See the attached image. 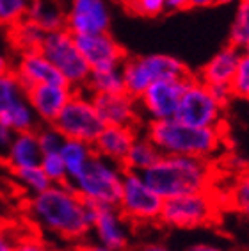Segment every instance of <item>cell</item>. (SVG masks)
Here are the masks:
<instances>
[{
  "label": "cell",
  "instance_id": "obj_1",
  "mask_svg": "<svg viewBox=\"0 0 249 251\" xmlns=\"http://www.w3.org/2000/svg\"><path fill=\"white\" fill-rule=\"evenodd\" d=\"M25 212L41 232L77 244L91 233L95 207L84 201L70 184H52L43 193L29 196Z\"/></svg>",
  "mask_w": 249,
  "mask_h": 251
},
{
  "label": "cell",
  "instance_id": "obj_2",
  "mask_svg": "<svg viewBox=\"0 0 249 251\" xmlns=\"http://www.w3.org/2000/svg\"><path fill=\"white\" fill-rule=\"evenodd\" d=\"M141 175L162 200L208 191L212 184L208 162L183 155H160L157 162Z\"/></svg>",
  "mask_w": 249,
  "mask_h": 251
},
{
  "label": "cell",
  "instance_id": "obj_3",
  "mask_svg": "<svg viewBox=\"0 0 249 251\" xmlns=\"http://www.w3.org/2000/svg\"><path fill=\"white\" fill-rule=\"evenodd\" d=\"M146 137L160 155H183L208 160L223 146L221 128H199L182 123L176 118L149 121Z\"/></svg>",
  "mask_w": 249,
  "mask_h": 251
},
{
  "label": "cell",
  "instance_id": "obj_4",
  "mask_svg": "<svg viewBox=\"0 0 249 251\" xmlns=\"http://www.w3.org/2000/svg\"><path fill=\"white\" fill-rule=\"evenodd\" d=\"M124 169L121 164L95 155L89 164L68 184L93 207H118Z\"/></svg>",
  "mask_w": 249,
  "mask_h": 251
},
{
  "label": "cell",
  "instance_id": "obj_5",
  "mask_svg": "<svg viewBox=\"0 0 249 251\" xmlns=\"http://www.w3.org/2000/svg\"><path fill=\"white\" fill-rule=\"evenodd\" d=\"M124 93L139 98L157 80L189 77L185 64L168 53H149L139 57L124 59L121 64Z\"/></svg>",
  "mask_w": 249,
  "mask_h": 251
},
{
  "label": "cell",
  "instance_id": "obj_6",
  "mask_svg": "<svg viewBox=\"0 0 249 251\" xmlns=\"http://www.w3.org/2000/svg\"><path fill=\"white\" fill-rule=\"evenodd\" d=\"M39 50L53 64V68L61 73L64 82L72 89L80 91L86 87L91 68L86 63V59L82 57L72 32H68L66 29L48 32Z\"/></svg>",
  "mask_w": 249,
  "mask_h": 251
},
{
  "label": "cell",
  "instance_id": "obj_7",
  "mask_svg": "<svg viewBox=\"0 0 249 251\" xmlns=\"http://www.w3.org/2000/svg\"><path fill=\"white\" fill-rule=\"evenodd\" d=\"M64 139H77L93 145L95 139L103 130V121L93 103L91 95L84 89L73 91L72 98L68 100L59 116L52 123Z\"/></svg>",
  "mask_w": 249,
  "mask_h": 251
},
{
  "label": "cell",
  "instance_id": "obj_8",
  "mask_svg": "<svg viewBox=\"0 0 249 251\" xmlns=\"http://www.w3.org/2000/svg\"><path fill=\"white\" fill-rule=\"evenodd\" d=\"M217 216V203L208 191L164 200L160 218L166 226L194 230L210 225Z\"/></svg>",
  "mask_w": 249,
  "mask_h": 251
},
{
  "label": "cell",
  "instance_id": "obj_9",
  "mask_svg": "<svg viewBox=\"0 0 249 251\" xmlns=\"http://www.w3.org/2000/svg\"><path fill=\"white\" fill-rule=\"evenodd\" d=\"M164 200L144 182L143 175L124 171L118 208L130 223H153L160 218Z\"/></svg>",
  "mask_w": 249,
  "mask_h": 251
},
{
  "label": "cell",
  "instance_id": "obj_10",
  "mask_svg": "<svg viewBox=\"0 0 249 251\" xmlns=\"http://www.w3.org/2000/svg\"><path fill=\"white\" fill-rule=\"evenodd\" d=\"M174 118L191 126L219 128L223 120V107L214 100L205 82L189 75Z\"/></svg>",
  "mask_w": 249,
  "mask_h": 251
},
{
  "label": "cell",
  "instance_id": "obj_11",
  "mask_svg": "<svg viewBox=\"0 0 249 251\" xmlns=\"http://www.w3.org/2000/svg\"><path fill=\"white\" fill-rule=\"evenodd\" d=\"M185 78H168L157 80L137 98L141 111L149 118V121L169 120L176 116L180 98L185 89Z\"/></svg>",
  "mask_w": 249,
  "mask_h": 251
},
{
  "label": "cell",
  "instance_id": "obj_12",
  "mask_svg": "<svg viewBox=\"0 0 249 251\" xmlns=\"http://www.w3.org/2000/svg\"><path fill=\"white\" fill-rule=\"evenodd\" d=\"M110 11L105 0H66V30L73 36L109 32Z\"/></svg>",
  "mask_w": 249,
  "mask_h": 251
},
{
  "label": "cell",
  "instance_id": "obj_13",
  "mask_svg": "<svg viewBox=\"0 0 249 251\" xmlns=\"http://www.w3.org/2000/svg\"><path fill=\"white\" fill-rule=\"evenodd\" d=\"M73 38L82 57L86 59L91 70L121 68L124 61V50L109 32L80 34Z\"/></svg>",
  "mask_w": 249,
  "mask_h": 251
},
{
  "label": "cell",
  "instance_id": "obj_14",
  "mask_svg": "<svg viewBox=\"0 0 249 251\" xmlns=\"http://www.w3.org/2000/svg\"><path fill=\"white\" fill-rule=\"evenodd\" d=\"M128 219L118 207H95L91 233L96 242L114 251H124L130 244Z\"/></svg>",
  "mask_w": 249,
  "mask_h": 251
},
{
  "label": "cell",
  "instance_id": "obj_15",
  "mask_svg": "<svg viewBox=\"0 0 249 251\" xmlns=\"http://www.w3.org/2000/svg\"><path fill=\"white\" fill-rule=\"evenodd\" d=\"M13 73L24 86L25 91L34 86H41V84H66L61 73L45 57L41 50L20 52Z\"/></svg>",
  "mask_w": 249,
  "mask_h": 251
},
{
  "label": "cell",
  "instance_id": "obj_16",
  "mask_svg": "<svg viewBox=\"0 0 249 251\" xmlns=\"http://www.w3.org/2000/svg\"><path fill=\"white\" fill-rule=\"evenodd\" d=\"M93 98L96 111L103 125L109 126H134L139 121V101L128 93H112V95H96Z\"/></svg>",
  "mask_w": 249,
  "mask_h": 251
},
{
  "label": "cell",
  "instance_id": "obj_17",
  "mask_svg": "<svg viewBox=\"0 0 249 251\" xmlns=\"http://www.w3.org/2000/svg\"><path fill=\"white\" fill-rule=\"evenodd\" d=\"M73 91L75 89H72L68 84H41L27 89L25 97L39 121L53 123L68 100L72 98Z\"/></svg>",
  "mask_w": 249,
  "mask_h": 251
},
{
  "label": "cell",
  "instance_id": "obj_18",
  "mask_svg": "<svg viewBox=\"0 0 249 251\" xmlns=\"http://www.w3.org/2000/svg\"><path fill=\"white\" fill-rule=\"evenodd\" d=\"M137 135L139 134L135 132L134 126L105 125L93 143V150H95V155H100L103 159L121 164Z\"/></svg>",
  "mask_w": 249,
  "mask_h": 251
},
{
  "label": "cell",
  "instance_id": "obj_19",
  "mask_svg": "<svg viewBox=\"0 0 249 251\" xmlns=\"http://www.w3.org/2000/svg\"><path fill=\"white\" fill-rule=\"evenodd\" d=\"M242 57V50L235 49L231 45L221 49L214 57L201 68L198 78L205 82L206 86L214 84H230L233 78V73L239 66V61Z\"/></svg>",
  "mask_w": 249,
  "mask_h": 251
},
{
  "label": "cell",
  "instance_id": "obj_20",
  "mask_svg": "<svg viewBox=\"0 0 249 251\" xmlns=\"http://www.w3.org/2000/svg\"><path fill=\"white\" fill-rule=\"evenodd\" d=\"M4 155H5V162L11 168V171L39 166L41 148H39L38 137H36V130L15 134L9 148L5 150Z\"/></svg>",
  "mask_w": 249,
  "mask_h": 251
},
{
  "label": "cell",
  "instance_id": "obj_21",
  "mask_svg": "<svg viewBox=\"0 0 249 251\" xmlns=\"http://www.w3.org/2000/svg\"><path fill=\"white\" fill-rule=\"evenodd\" d=\"M25 18L36 24L47 34L66 29V2L64 0H30Z\"/></svg>",
  "mask_w": 249,
  "mask_h": 251
},
{
  "label": "cell",
  "instance_id": "obj_22",
  "mask_svg": "<svg viewBox=\"0 0 249 251\" xmlns=\"http://www.w3.org/2000/svg\"><path fill=\"white\" fill-rule=\"evenodd\" d=\"M59 153H61V159H62V162H64V168H66L68 182L75 178L82 169L89 164V160L95 157L93 145L84 143V141H77V139L62 141Z\"/></svg>",
  "mask_w": 249,
  "mask_h": 251
},
{
  "label": "cell",
  "instance_id": "obj_23",
  "mask_svg": "<svg viewBox=\"0 0 249 251\" xmlns=\"http://www.w3.org/2000/svg\"><path fill=\"white\" fill-rule=\"evenodd\" d=\"M158 157H160V151L155 148L153 143L146 135H137L132 146H130L124 160L121 162V166H123L124 171L143 173L157 162Z\"/></svg>",
  "mask_w": 249,
  "mask_h": 251
},
{
  "label": "cell",
  "instance_id": "obj_24",
  "mask_svg": "<svg viewBox=\"0 0 249 251\" xmlns=\"http://www.w3.org/2000/svg\"><path fill=\"white\" fill-rule=\"evenodd\" d=\"M84 91L91 97L96 95H112V93H123V75L121 68H110V70H91Z\"/></svg>",
  "mask_w": 249,
  "mask_h": 251
},
{
  "label": "cell",
  "instance_id": "obj_25",
  "mask_svg": "<svg viewBox=\"0 0 249 251\" xmlns=\"http://www.w3.org/2000/svg\"><path fill=\"white\" fill-rule=\"evenodd\" d=\"M47 32L39 29L38 25L30 20L24 18L18 24L9 27V41L13 43L18 52H29V50H39Z\"/></svg>",
  "mask_w": 249,
  "mask_h": 251
},
{
  "label": "cell",
  "instance_id": "obj_26",
  "mask_svg": "<svg viewBox=\"0 0 249 251\" xmlns=\"http://www.w3.org/2000/svg\"><path fill=\"white\" fill-rule=\"evenodd\" d=\"M38 118L34 114L32 107L29 105L27 98L18 101L15 107H11L4 116H0V123L9 126L11 130L18 134V132H29L38 128Z\"/></svg>",
  "mask_w": 249,
  "mask_h": 251
},
{
  "label": "cell",
  "instance_id": "obj_27",
  "mask_svg": "<svg viewBox=\"0 0 249 251\" xmlns=\"http://www.w3.org/2000/svg\"><path fill=\"white\" fill-rule=\"evenodd\" d=\"M25 89L13 72L0 77V116H4L11 107L25 100Z\"/></svg>",
  "mask_w": 249,
  "mask_h": 251
},
{
  "label": "cell",
  "instance_id": "obj_28",
  "mask_svg": "<svg viewBox=\"0 0 249 251\" xmlns=\"http://www.w3.org/2000/svg\"><path fill=\"white\" fill-rule=\"evenodd\" d=\"M13 173H15V178L18 182V185L29 196L43 193L45 189H48L52 185V182L47 178V175L43 173V169L39 168V166L18 169V171H13Z\"/></svg>",
  "mask_w": 249,
  "mask_h": 251
},
{
  "label": "cell",
  "instance_id": "obj_29",
  "mask_svg": "<svg viewBox=\"0 0 249 251\" xmlns=\"http://www.w3.org/2000/svg\"><path fill=\"white\" fill-rule=\"evenodd\" d=\"M228 39H230L231 47L239 50H242L249 43V2H246V0H242L239 4L237 15H235L233 24L230 27Z\"/></svg>",
  "mask_w": 249,
  "mask_h": 251
},
{
  "label": "cell",
  "instance_id": "obj_30",
  "mask_svg": "<svg viewBox=\"0 0 249 251\" xmlns=\"http://www.w3.org/2000/svg\"><path fill=\"white\" fill-rule=\"evenodd\" d=\"M39 168L43 169V173L47 175V178L50 180L52 184H68L66 168H64V162H62L59 151L41 153Z\"/></svg>",
  "mask_w": 249,
  "mask_h": 251
},
{
  "label": "cell",
  "instance_id": "obj_31",
  "mask_svg": "<svg viewBox=\"0 0 249 251\" xmlns=\"http://www.w3.org/2000/svg\"><path fill=\"white\" fill-rule=\"evenodd\" d=\"M30 0H0V25L13 27L27 16Z\"/></svg>",
  "mask_w": 249,
  "mask_h": 251
},
{
  "label": "cell",
  "instance_id": "obj_32",
  "mask_svg": "<svg viewBox=\"0 0 249 251\" xmlns=\"http://www.w3.org/2000/svg\"><path fill=\"white\" fill-rule=\"evenodd\" d=\"M233 98H242V100H249V55H244L239 61V66L235 70L233 78L230 82Z\"/></svg>",
  "mask_w": 249,
  "mask_h": 251
},
{
  "label": "cell",
  "instance_id": "obj_33",
  "mask_svg": "<svg viewBox=\"0 0 249 251\" xmlns=\"http://www.w3.org/2000/svg\"><path fill=\"white\" fill-rule=\"evenodd\" d=\"M36 137H38L39 148L41 153H48V151H59L64 137L61 132L52 125V123H45L41 128H36Z\"/></svg>",
  "mask_w": 249,
  "mask_h": 251
},
{
  "label": "cell",
  "instance_id": "obj_34",
  "mask_svg": "<svg viewBox=\"0 0 249 251\" xmlns=\"http://www.w3.org/2000/svg\"><path fill=\"white\" fill-rule=\"evenodd\" d=\"M231 201L242 216L249 218V171L242 173L231 191Z\"/></svg>",
  "mask_w": 249,
  "mask_h": 251
},
{
  "label": "cell",
  "instance_id": "obj_35",
  "mask_svg": "<svg viewBox=\"0 0 249 251\" xmlns=\"http://www.w3.org/2000/svg\"><path fill=\"white\" fill-rule=\"evenodd\" d=\"M130 11H134L141 16L153 18L166 11V0H135Z\"/></svg>",
  "mask_w": 249,
  "mask_h": 251
},
{
  "label": "cell",
  "instance_id": "obj_36",
  "mask_svg": "<svg viewBox=\"0 0 249 251\" xmlns=\"http://www.w3.org/2000/svg\"><path fill=\"white\" fill-rule=\"evenodd\" d=\"M15 251H57L55 248H52L48 242L41 241L38 237H22L16 241Z\"/></svg>",
  "mask_w": 249,
  "mask_h": 251
},
{
  "label": "cell",
  "instance_id": "obj_37",
  "mask_svg": "<svg viewBox=\"0 0 249 251\" xmlns=\"http://www.w3.org/2000/svg\"><path fill=\"white\" fill-rule=\"evenodd\" d=\"M208 89H210L214 100H216L223 109H224L231 101V98H233L230 84H214V86H208Z\"/></svg>",
  "mask_w": 249,
  "mask_h": 251
},
{
  "label": "cell",
  "instance_id": "obj_38",
  "mask_svg": "<svg viewBox=\"0 0 249 251\" xmlns=\"http://www.w3.org/2000/svg\"><path fill=\"white\" fill-rule=\"evenodd\" d=\"M16 241L5 226L0 225V251H15Z\"/></svg>",
  "mask_w": 249,
  "mask_h": 251
},
{
  "label": "cell",
  "instance_id": "obj_39",
  "mask_svg": "<svg viewBox=\"0 0 249 251\" xmlns=\"http://www.w3.org/2000/svg\"><path fill=\"white\" fill-rule=\"evenodd\" d=\"M13 137H15V132L11 130L9 126L0 123V153H5V150L9 148Z\"/></svg>",
  "mask_w": 249,
  "mask_h": 251
},
{
  "label": "cell",
  "instance_id": "obj_40",
  "mask_svg": "<svg viewBox=\"0 0 249 251\" xmlns=\"http://www.w3.org/2000/svg\"><path fill=\"white\" fill-rule=\"evenodd\" d=\"M72 251H114V250H110V248L103 246V244H100V242H96V241L95 242L82 241V242H77Z\"/></svg>",
  "mask_w": 249,
  "mask_h": 251
},
{
  "label": "cell",
  "instance_id": "obj_41",
  "mask_svg": "<svg viewBox=\"0 0 249 251\" xmlns=\"http://www.w3.org/2000/svg\"><path fill=\"white\" fill-rule=\"evenodd\" d=\"M189 7H191L189 0H166V9L174 11V13H182Z\"/></svg>",
  "mask_w": 249,
  "mask_h": 251
},
{
  "label": "cell",
  "instance_id": "obj_42",
  "mask_svg": "<svg viewBox=\"0 0 249 251\" xmlns=\"http://www.w3.org/2000/svg\"><path fill=\"white\" fill-rule=\"evenodd\" d=\"M135 251H174V250L162 244V242H146V244H141L139 248H135Z\"/></svg>",
  "mask_w": 249,
  "mask_h": 251
},
{
  "label": "cell",
  "instance_id": "obj_43",
  "mask_svg": "<svg viewBox=\"0 0 249 251\" xmlns=\"http://www.w3.org/2000/svg\"><path fill=\"white\" fill-rule=\"evenodd\" d=\"M185 251H226V250L216 246V244H208V242H198V244L189 246Z\"/></svg>",
  "mask_w": 249,
  "mask_h": 251
},
{
  "label": "cell",
  "instance_id": "obj_44",
  "mask_svg": "<svg viewBox=\"0 0 249 251\" xmlns=\"http://www.w3.org/2000/svg\"><path fill=\"white\" fill-rule=\"evenodd\" d=\"M13 72V63H11V59L5 55L4 52H0V77L5 75V73H11Z\"/></svg>",
  "mask_w": 249,
  "mask_h": 251
},
{
  "label": "cell",
  "instance_id": "obj_45",
  "mask_svg": "<svg viewBox=\"0 0 249 251\" xmlns=\"http://www.w3.org/2000/svg\"><path fill=\"white\" fill-rule=\"evenodd\" d=\"M216 2L217 0H189V5L191 7H210Z\"/></svg>",
  "mask_w": 249,
  "mask_h": 251
},
{
  "label": "cell",
  "instance_id": "obj_46",
  "mask_svg": "<svg viewBox=\"0 0 249 251\" xmlns=\"http://www.w3.org/2000/svg\"><path fill=\"white\" fill-rule=\"evenodd\" d=\"M134 2H135V0H121V4L126 5L128 9H132V5H134Z\"/></svg>",
  "mask_w": 249,
  "mask_h": 251
},
{
  "label": "cell",
  "instance_id": "obj_47",
  "mask_svg": "<svg viewBox=\"0 0 249 251\" xmlns=\"http://www.w3.org/2000/svg\"><path fill=\"white\" fill-rule=\"evenodd\" d=\"M235 2H239V0H217L216 4H235Z\"/></svg>",
  "mask_w": 249,
  "mask_h": 251
},
{
  "label": "cell",
  "instance_id": "obj_48",
  "mask_svg": "<svg viewBox=\"0 0 249 251\" xmlns=\"http://www.w3.org/2000/svg\"><path fill=\"white\" fill-rule=\"evenodd\" d=\"M242 53H244V55H249V43L246 45L244 49H242Z\"/></svg>",
  "mask_w": 249,
  "mask_h": 251
},
{
  "label": "cell",
  "instance_id": "obj_49",
  "mask_svg": "<svg viewBox=\"0 0 249 251\" xmlns=\"http://www.w3.org/2000/svg\"><path fill=\"white\" fill-rule=\"evenodd\" d=\"M246 2H249V0H246Z\"/></svg>",
  "mask_w": 249,
  "mask_h": 251
}]
</instances>
